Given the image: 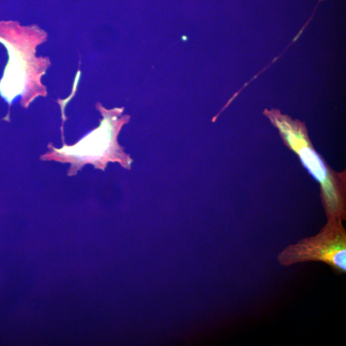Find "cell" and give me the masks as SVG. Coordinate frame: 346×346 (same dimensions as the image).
Wrapping results in <instances>:
<instances>
[{"instance_id":"7a4b0ae2","label":"cell","mask_w":346,"mask_h":346,"mask_svg":"<svg viewBox=\"0 0 346 346\" xmlns=\"http://www.w3.org/2000/svg\"><path fill=\"white\" fill-rule=\"evenodd\" d=\"M271 121L278 127L292 148L298 152L302 164L309 173L323 186L326 212L332 219L343 218L344 208L340 196L329 179L328 170L320 156L308 146L304 135L299 131L296 123L288 117L281 115L278 111L267 114Z\"/></svg>"},{"instance_id":"3957f363","label":"cell","mask_w":346,"mask_h":346,"mask_svg":"<svg viewBox=\"0 0 346 346\" xmlns=\"http://www.w3.org/2000/svg\"><path fill=\"white\" fill-rule=\"evenodd\" d=\"M321 1H323V0H320V2Z\"/></svg>"},{"instance_id":"6da1fadb","label":"cell","mask_w":346,"mask_h":346,"mask_svg":"<svg viewBox=\"0 0 346 346\" xmlns=\"http://www.w3.org/2000/svg\"><path fill=\"white\" fill-rule=\"evenodd\" d=\"M285 267L306 262H322L334 273L346 272V234L342 225L333 219L315 237L305 238L289 245L277 257Z\"/></svg>"}]
</instances>
